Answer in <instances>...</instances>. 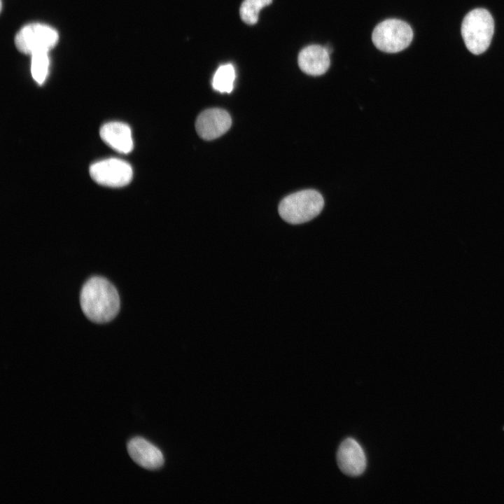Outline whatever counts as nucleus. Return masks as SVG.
Instances as JSON below:
<instances>
[{
    "instance_id": "nucleus-1",
    "label": "nucleus",
    "mask_w": 504,
    "mask_h": 504,
    "mask_svg": "<svg viewBox=\"0 0 504 504\" xmlns=\"http://www.w3.org/2000/svg\"><path fill=\"white\" fill-rule=\"evenodd\" d=\"M80 302L85 315L97 323L111 321L120 309L116 288L101 276H92L85 283L80 291Z\"/></svg>"
},
{
    "instance_id": "nucleus-2",
    "label": "nucleus",
    "mask_w": 504,
    "mask_h": 504,
    "mask_svg": "<svg viewBox=\"0 0 504 504\" xmlns=\"http://www.w3.org/2000/svg\"><path fill=\"white\" fill-rule=\"evenodd\" d=\"M324 200L315 190H303L284 197L279 205V214L287 223L301 224L317 216L323 209Z\"/></svg>"
},
{
    "instance_id": "nucleus-3",
    "label": "nucleus",
    "mask_w": 504,
    "mask_h": 504,
    "mask_svg": "<svg viewBox=\"0 0 504 504\" xmlns=\"http://www.w3.org/2000/svg\"><path fill=\"white\" fill-rule=\"evenodd\" d=\"M493 31V19L486 9L472 10L463 20L461 35L467 49L474 55H479L486 50Z\"/></svg>"
},
{
    "instance_id": "nucleus-4",
    "label": "nucleus",
    "mask_w": 504,
    "mask_h": 504,
    "mask_svg": "<svg viewBox=\"0 0 504 504\" xmlns=\"http://www.w3.org/2000/svg\"><path fill=\"white\" fill-rule=\"evenodd\" d=\"M413 38V31L405 22L387 19L374 29L372 40L377 48L386 52H400L409 46Z\"/></svg>"
},
{
    "instance_id": "nucleus-5",
    "label": "nucleus",
    "mask_w": 504,
    "mask_h": 504,
    "mask_svg": "<svg viewBox=\"0 0 504 504\" xmlns=\"http://www.w3.org/2000/svg\"><path fill=\"white\" fill-rule=\"evenodd\" d=\"M59 40L57 31L52 27L41 23L27 24L16 34L15 45L18 50L27 55L48 52L55 47Z\"/></svg>"
},
{
    "instance_id": "nucleus-6",
    "label": "nucleus",
    "mask_w": 504,
    "mask_h": 504,
    "mask_svg": "<svg viewBox=\"0 0 504 504\" xmlns=\"http://www.w3.org/2000/svg\"><path fill=\"white\" fill-rule=\"evenodd\" d=\"M90 174L98 184L118 188L130 182L133 172L127 162L117 158H109L92 164L90 167Z\"/></svg>"
},
{
    "instance_id": "nucleus-7",
    "label": "nucleus",
    "mask_w": 504,
    "mask_h": 504,
    "mask_svg": "<svg viewBox=\"0 0 504 504\" xmlns=\"http://www.w3.org/2000/svg\"><path fill=\"white\" fill-rule=\"evenodd\" d=\"M231 124L230 115L226 111L214 108L206 109L198 115L195 127L201 138L213 140L224 134Z\"/></svg>"
},
{
    "instance_id": "nucleus-8",
    "label": "nucleus",
    "mask_w": 504,
    "mask_h": 504,
    "mask_svg": "<svg viewBox=\"0 0 504 504\" xmlns=\"http://www.w3.org/2000/svg\"><path fill=\"white\" fill-rule=\"evenodd\" d=\"M338 466L344 474L358 476L365 470L366 456L359 443L354 439H345L340 445L337 453Z\"/></svg>"
},
{
    "instance_id": "nucleus-9",
    "label": "nucleus",
    "mask_w": 504,
    "mask_h": 504,
    "mask_svg": "<svg viewBox=\"0 0 504 504\" xmlns=\"http://www.w3.org/2000/svg\"><path fill=\"white\" fill-rule=\"evenodd\" d=\"M127 449L132 460L144 468L155 470L164 464L162 451L143 438H132L127 443Z\"/></svg>"
},
{
    "instance_id": "nucleus-10",
    "label": "nucleus",
    "mask_w": 504,
    "mask_h": 504,
    "mask_svg": "<svg viewBox=\"0 0 504 504\" xmlns=\"http://www.w3.org/2000/svg\"><path fill=\"white\" fill-rule=\"evenodd\" d=\"M298 62L304 73L310 76H320L330 67V53L325 46L310 45L300 50Z\"/></svg>"
},
{
    "instance_id": "nucleus-11",
    "label": "nucleus",
    "mask_w": 504,
    "mask_h": 504,
    "mask_svg": "<svg viewBox=\"0 0 504 504\" xmlns=\"http://www.w3.org/2000/svg\"><path fill=\"white\" fill-rule=\"evenodd\" d=\"M100 136L117 152L128 153L133 148L131 130L127 124L120 122L106 123L100 129Z\"/></svg>"
},
{
    "instance_id": "nucleus-12",
    "label": "nucleus",
    "mask_w": 504,
    "mask_h": 504,
    "mask_svg": "<svg viewBox=\"0 0 504 504\" xmlns=\"http://www.w3.org/2000/svg\"><path fill=\"white\" fill-rule=\"evenodd\" d=\"M235 76V70L232 64L221 65L213 76L212 87L220 93H230L233 90Z\"/></svg>"
},
{
    "instance_id": "nucleus-13",
    "label": "nucleus",
    "mask_w": 504,
    "mask_h": 504,
    "mask_svg": "<svg viewBox=\"0 0 504 504\" xmlns=\"http://www.w3.org/2000/svg\"><path fill=\"white\" fill-rule=\"evenodd\" d=\"M272 2V0H244L239 9L241 19L248 24H255L260 10Z\"/></svg>"
},
{
    "instance_id": "nucleus-14",
    "label": "nucleus",
    "mask_w": 504,
    "mask_h": 504,
    "mask_svg": "<svg viewBox=\"0 0 504 504\" xmlns=\"http://www.w3.org/2000/svg\"><path fill=\"white\" fill-rule=\"evenodd\" d=\"M49 64L48 52H38L31 55V72L37 83L41 85L46 80Z\"/></svg>"
}]
</instances>
